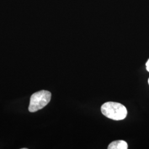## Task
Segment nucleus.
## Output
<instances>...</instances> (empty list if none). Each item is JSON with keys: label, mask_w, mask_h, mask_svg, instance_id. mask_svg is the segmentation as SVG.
Here are the masks:
<instances>
[{"label": "nucleus", "mask_w": 149, "mask_h": 149, "mask_svg": "<svg viewBox=\"0 0 149 149\" xmlns=\"http://www.w3.org/2000/svg\"><path fill=\"white\" fill-rule=\"evenodd\" d=\"M101 112L106 117L114 120L125 119L128 113L125 107L119 103L113 102L104 103L102 106Z\"/></svg>", "instance_id": "1"}, {"label": "nucleus", "mask_w": 149, "mask_h": 149, "mask_svg": "<svg viewBox=\"0 0 149 149\" xmlns=\"http://www.w3.org/2000/svg\"><path fill=\"white\" fill-rule=\"evenodd\" d=\"M52 97L51 93L48 91L42 90L32 95L30 99L29 111L36 112L46 106Z\"/></svg>", "instance_id": "2"}, {"label": "nucleus", "mask_w": 149, "mask_h": 149, "mask_svg": "<svg viewBox=\"0 0 149 149\" xmlns=\"http://www.w3.org/2000/svg\"><path fill=\"white\" fill-rule=\"evenodd\" d=\"M146 70L149 72V59L147 63H146Z\"/></svg>", "instance_id": "4"}, {"label": "nucleus", "mask_w": 149, "mask_h": 149, "mask_svg": "<svg viewBox=\"0 0 149 149\" xmlns=\"http://www.w3.org/2000/svg\"><path fill=\"white\" fill-rule=\"evenodd\" d=\"M148 83H149V80H148Z\"/></svg>", "instance_id": "5"}, {"label": "nucleus", "mask_w": 149, "mask_h": 149, "mask_svg": "<svg viewBox=\"0 0 149 149\" xmlns=\"http://www.w3.org/2000/svg\"><path fill=\"white\" fill-rule=\"evenodd\" d=\"M128 148V144L124 140L113 141L108 147V149H127Z\"/></svg>", "instance_id": "3"}]
</instances>
